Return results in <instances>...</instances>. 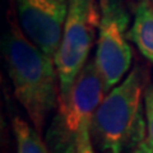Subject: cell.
I'll return each mask as SVG.
<instances>
[{"instance_id":"cell-8","label":"cell","mask_w":153,"mask_h":153,"mask_svg":"<svg viewBox=\"0 0 153 153\" xmlns=\"http://www.w3.org/2000/svg\"><path fill=\"white\" fill-rule=\"evenodd\" d=\"M14 138L17 144V153H51L46 142L42 140L41 133H38L32 124L16 116L12 121Z\"/></svg>"},{"instance_id":"cell-6","label":"cell","mask_w":153,"mask_h":153,"mask_svg":"<svg viewBox=\"0 0 153 153\" xmlns=\"http://www.w3.org/2000/svg\"><path fill=\"white\" fill-rule=\"evenodd\" d=\"M22 31L52 59L59 49L69 0H12Z\"/></svg>"},{"instance_id":"cell-10","label":"cell","mask_w":153,"mask_h":153,"mask_svg":"<svg viewBox=\"0 0 153 153\" xmlns=\"http://www.w3.org/2000/svg\"><path fill=\"white\" fill-rule=\"evenodd\" d=\"M75 153H94L93 140L91 135V125H85L82 128L78 139V148Z\"/></svg>"},{"instance_id":"cell-5","label":"cell","mask_w":153,"mask_h":153,"mask_svg":"<svg viewBox=\"0 0 153 153\" xmlns=\"http://www.w3.org/2000/svg\"><path fill=\"white\" fill-rule=\"evenodd\" d=\"M100 19L94 63L110 92L125 78L133 61L129 45V13L123 0H100Z\"/></svg>"},{"instance_id":"cell-13","label":"cell","mask_w":153,"mask_h":153,"mask_svg":"<svg viewBox=\"0 0 153 153\" xmlns=\"http://www.w3.org/2000/svg\"><path fill=\"white\" fill-rule=\"evenodd\" d=\"M102 153H111V152H102Z\"/></svg>"},{"instance_id":"cell-4","label":"cell","mask_w":153,"mask_h":153,"mask_svg":"<svg viewBox=\"0 0 153 153\" xmlns=\"http://www.w3.org/2000/svg\"><path fill=\"white\" fill-rule=\"evenodd\" d=\"M100 19V0H69L63 36L54 57L59 74L60 97L70 92L76 76L88 63Z\"/></svg>"},{"instance_id":"cell-12","label":"cell","mask_w":153,"mask_h":153,"mask_svg":"<svg viewBox=\"0 0 153 153\" xmlns=\"http://www.w3.org/2000/svg\"><path fill=\"white\" fill-rule=\"evenodd\" d=\"M137 1H140V0H137ZM149 1H151V3L153 4V0H149Z\"/></svg>"},{"instance_id":"cell-1","label":"cell","mask_w":153,"mask_h":153,"mask_svg":"<svg viewBox=\"0 0 153 153\" xmlns=\"http://www.w3.org/2000/svg\"><path fill=\"white\" fill-rule=\"evenodd\" d=\"M3 38V55L13 93L38 133H42L60 97V82L55 60L28 38L9 13Z\"/></svg>"},{"instance_id":"cell-3","label":"cell","mask_w":153,"mask_h":153,"mask_svg":"<svg viewBox=\"0 0 153 153\" xmlns=\"http://www.w3.org/2000/svg\"><path fill=\"white\" fill-rule=\"evenodd\" d=\"M102 76L94 59H89L71 87L59 97L56 110L46 130L45 142L51 153H75L82 128L92 124L93 115L105 98Z\"/></svg>"},{"instance_id":"cell-9","label":"cell","mask_w":153,"mask_h":153,"mask_svg":"<svg viewBox=\"0 0 153 153\" xmlns=\"http://www.w3.org/2000/svg\"><path fill=\"white\" fill-rule=\"evenodd\" d=\"M143 102H144V116L147 126V135L144 143L148 151L153 153V84L147 85Z\"/></svg>"},{"instance_id":"cell-7","label":"cell","mask_w":153,"mask_h":153,"mask_svg":"<svg viewBox=\"0 0 153 153\" xmlns=\"http://www.w3.org/2000/svg\"><path fill=\"white\" fill-rule=\"evenodd\" d=\"M129 40L148 61L153 63V4L149 0L138 1Z\"/></svg>"},{"instance_id":"cell-2","label":"cell","mask_w":153,"mask_h":153,"mask_svg":"<svg viewBox=\"0 0 153 153\" xmlns=\"http://www.w3.org/2000/svg\"><path fill=\"white\" fill-rule=\"evenodd\" d=\"M147 83V70L138 64L100 103L91 124V135L101 152H131L146 140L143 98Z\"/></svg>"},{"instance_id":"cell-11","label":"cell","mask_w":153,"mask_h":153,"mask_svg":"<svg viewBox=\"0 0 153 153\" xmlns=\"http://www.w3.org/2000/svg\"><path fill=\"white\" fill-rule=\"evenodd\" d=\"M130 153H151L149 151H148V148H147V146H146V143L143 142L142 144L139 146V147H137L134 151H131Z\"/></svg>"}]
</instances>
